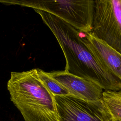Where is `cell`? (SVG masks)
Wrapping results in <instances>:
<instances>
[{
	"label": "cell",
	"instance_id": "obj_10",
	"mask_svg": "<svg viewBox=\"0 0 121 121\" xmlns=\"http://www.w3.org/2000/svg\"><path fill=\"white\" fill-rule=\"evenodd\" d=\"M110 121H112V120H111Z\"/></svg>",
	"mask_w": 121,
	"mask_h": 121
},
{
	"label": "cell",
	"instance_id": "obj_8",
	"mask_svg": "<svg viewBox=\"0 0 121 121\" xmlns=\"http://www.w3.org/2000/svg\"><path fill=\"white\" fill-rule=\"evenodd\" d=\"M102 101L112 121H121V92L104 90Z\"/></svg>",
	"mask_w": 121,
	"mask_h": 121
},
{
	"label": "cell",
	"instance_id": "obj_3",
	"mask_svg": "<svg viewBox=\"0 0 121 121\" xmlns=\"http://www.w3.org/2000/svg\"><path fill=\"white\" fill-rule=\"evenodd\" d=\"M93 2V0H0L4 4L27 7L51 13L84 33L91 31Z\"/></svg>",
	"mask_w": 121,
	"mask_h": 121
},
{
	"label": "cell",
	"instance_id": "obj_7",
	"mask_svg": "<svg viewBox=\"0 0 121 121\" xmlns=\"http://www.w3.org/2000/svg\"><path fill=\"white\" fill-rule=\"evenodd\" d=\"M84 40L107 69L121 81V54L91 32H82Z\"/></svg>",
	"mask_w": 121,
	"mask_h": 121
},
{
	"label": "cell",
	"instance_id": "obj_11",
	"mask_svg": "<svg viewBox=\"0 0 121 121\" xmlns=\"http://www.w3.org/2000/svg\"><path fill=\"white\" fill-rule=\"evenodd\" d=\"M120 91H121V90H120Z\"/></svg>",
	"mask_w": 121,
	"mask_h": 121
},
{
	"label": "cell",
	"instance_id": "obj_1",
	"mask_svg": "<svg viewBox=\"0 0 121 121\" xmlns=\"http://www.w3.org/2000/svg\"><path fill=\"white\" fill-rule=\"evenodd\" d=\"M34 10L60 44L66 60L65 71L90 80L104 90H121V81L109 72L92 53L84 40L82 32L51 13Z\"/></svg>",
	"mask_w": 121,
	"mask_h": 121
},
{
	"label": "cell",
	"instance_id": "obj_5",
	"mask_svg": "<svg viewBox=\"0 0 121 121\" xmlns=\"http://www.w3.org/2000/svg\"><path fill=\"white\" fill-rule=\"evenodd\" d=\"M60 121H110L102 101H88L70 95L54 96Z\"/></svg>",
	"mask_w": 121,
	"mask_h": 121
},
{
	"label": "cell",
	"instance_id": "obj_2",
	"mask_svg": "<svg viewBox=\"0 0 121 121\" xmlns=\"http://www.w3.org/2000/svg\"><path fill=\"white\" fill-rule=\"evenodd\" d=\"M7 89L25 121H60L54 97L40 79L36 69L11 72Z\"/></svg>",
	"mask_w": 121,
	"mask_h": 121
},
{
	"label": "cell",
	"instance_id": "obj_9",
	"mask_svg": "<svg viewBox=\"0 0 121 121\" xmlns=\"http://www.w3.org/2000/svg\"><path fill=\"white\" fill-rule=\"evenodd\" d=\"M40 79L49 92L54 96L70 95L68 90L57 80L52 77L48 72L36 69Z\"/></svg>",
	"mask_w": 121,
	"mask_h": 121
},
{
	"label": "cell",
	"instance_id": "obj_4",
	"mask_svg": "<svg viewBox=\"0 0 121 121\" xmlns=\"http://www.w3.org/2000/svg\"><path fill=\"white\" fill-rule=\"evenodd\" d=\"M91 33L121 54V0H94Z\"/></svg>",
	"mask_w": 121,
	"mask_h": 121
},
{
	"label": "cell",
	"instance_id": "obj_6",
	"mask_svg": "<svg viewBox=\"0 0 121 121\" xmlns=\"http://www.w3.org/2000/svg\"><path fill=\"white\" fill-rule=\"evenodd\" d=\"M50 75L64 87L70 96L88 101L101 100L103 89L97 84L68 72L53 71Z\"/></svg>",
	"mask_w": 121,
	"mask_h": 121
}]
</instances>
